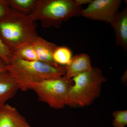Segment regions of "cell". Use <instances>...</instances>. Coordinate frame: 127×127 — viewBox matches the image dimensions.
Masks as SVG:
<instances>
[{"mask_svg": "<svg viewBox=\"0 0 127 127\" xmlns=\"http://www.w3.org/2000/svg\"><path fill=\"white\" fill-rule=\"evenodd\" d=\"M7 71L18 84L19 89L30 90L33 84L44 79L57 78L65 76V66H54L39 61H27L11 55Z\"/></svg>", "mask_w": 127, "mask_h": 127, "instance_id": "1", "label": "cell"}, {"mask_svg": "<svg viewBox=\"0 0 127 127\" xmlns=\"http://www.w3.org/2000/svg\"><path fill=\"white\" fill-rule=\"evenodd\" d=\"M34 22L29 15L20 14L11 8L0 20V38L11 52L32 43L39 36Z\"/></svg>", "mask_w": 127, "mask_h": 127, "instance_id": "2", "label": "cell"}, {"mask_svg": "<svg viewBox=\"0 0 127 127\" xmlns=\"http://www.w3.org/2000/svg\"><path fill=\"white\" fill-rule=\"evenodd\" d=\"M83 9L75 0H37L29 15L46 28H59L64 22L81 15Z\"/></svg>", "mask_w": 127, "mask_h": 127, "instance_id": "3", "label": "cell"}, {"mask_svg": "<svg viewBox=\"0 0 127 127\" xmlns=\"http://www.w3.org/2000/svg\"><path fill=\"white\" fill-rule=\"evenodd\" d=\"M66 105L72 107L89 106L99 96L102 85L106 81L100 68L92 66L88 70L72 78Z\"/></svg>", "mask_w": 127, "mask_h": 127, "instance_id": "4", "label": "cell"}, {"mask_svg": "<svg viewBox=\"0 0 127 127\" xmlns=\"http://www.w3.org/2000/svg\"><path fill=\"white\" fill-rule=\"evenodd\" d=\"M73 84L72 78L64 76L57 78L44 79L31 87L37 95L39 101L55 109L66 106L69 90Z\"/></svg>", "mask_w": 127, "mask_h": 127, "instance_id": "5", "label": "cell"}, {"mask_svg": "<svg viewBox=\"0 0 127 127\" xmlns=\"http://www.w3.org/2000/svg\"><path fill=\"white\" fill-rule=\"evenodd\" d=\"M120 0H93L81 15L92 20L111 23L118 12L121 5Z\"/></svg>", "mask_w": 127, "mask_h": 127, "instance_id": "6", "label": "cell"}, {"mask_svg": "<svg viewBox=\"0 0 127 127\" xmlns=\"http://www.w3.org/2000/svg\"><path fill=\"white\" fill-rule=\"evenodd\" d=\"M0 127H31L15 107L6 104L0 108Z\"/></svg>", "mask_w": 127, "mask_h": 127, "instance_id": "7", "label": "cell"}, {"mask_svg": "<svg viewBox=\"0 0 127 127\" xmlns=\"http://www.w3.org/2000/svg\"><path fill=\"white\" fill-rule=\"evenodd\" d=\"M115 32L117 44L126 51L127 49V9L118 12L110 23Z\"/></svg>", "mask_w": 127, "mask_h": 127, "instance_id": "8", "label": "cell"}, {"mask_svg": "<svg viewBox=\"0 0 127 127\" xmlns=\"http://www.w3.org/2000/svg\"><path fill=\"white\" fill-rule=\"evenodd\" d=\"M32 44L36 53L39 61L51 65H59L55 62L53 57V52L58 46L56 44L39 36Z\"/></svg>", "mask_w": 127, "mask_h": 127, "instance_id": "9", "label": "cell"}, {"mask_svg": "<svg viewBox=\"0 0 127 127\" xmlns=\"http://www.w3.org/2000/svg\"><path fill=\"white\" fill-rule=\"evenodd\" d=\"M90 57L85 53L78 54L72 57L65 67L66 74L68 78H72L88 70L92 67Z\"/></svg>", "mask_w": 127, "mask_h": 127, "instance_id": "10", "label": "cell"}, {"mask_svg": "<svg viewBox=\"0 0 127 127\" xmlns=\"http://www.w3.org/2000/svg\"><path fill=\"white\" fill-rule=\"evenodd\" d=\"M19 89L15 80L9 72L0 75V108L14 97Z\"/></svg>", "mask_w": 127, "mask_h": 127, "instance_id": "11", "label": "cell"}, {"mask_svg": "<svg viewBox=\"0 0 127 127\" xmlns=\"http://www.w3.org/2000/svg\"><path fill=\"white\" fill-rule=\"evenodd\" d=\"M11 9L20 14L29 15L36 5L37 0H6Z\"/></svg>", "mask_w": 127, "mask_h": 127, "instance_id": "12", "label": "cell"}, {"mask_svg": "<svg viewBox=\"0 0 127 127\" xmlns=\"http://www.w3.org/2000/svg\"><path fill=\"white\" fill-rule=\"evenodd\" d=\"M32 43L24 45L13 50L11 52V55L26 61H38L37 55Z\"/></svg>", "mask_w": 127, "mask_h": 127, "instance_id": "13", "label": "cell"}, {"mask_svg": "<svg viewBox=\"0 0 127 127\" xmlns=\"http://www.w3.org/2000/svg\"><path fill=\"white\" fill-rule=\"evenodd\" d=\"M72 56V52L68 47L58 46L53 52V57L58 65L66 66L70 61Z\"/></svg>", "mask_w": 127, "mask_h": 127, "instance_id": "14", "label": "cell"}, {"mask_svg": "<svg viewBox=\"0 0 127 127\" xmlns=\"http://www.w3.org/2000/svg\"><path fill=\"white\" fill-rule=\"evenodd\" d=\"M114 118L112 124L114 127H124L127 124V111L119 110L112 114Z\"/></svg>", "mask_w": 127, "mask_h": 127, "instance_id": "15", "label": "cell"}, {"mask_svg": "<svg viewBox=\"0 0 127 127\" xmlns=\"http://www.w3.org/2000/svg\"><path fill=\"white\" fill-rule=\"evenodd\" d=\"M11 52L0 38V58L3 60L7 65L9 64V57Z\"/></svg>", "mask_w": 127, "mask_h": 127, "instance_id": "16", "label": "cell"}, {"mask_svg": "<svg viewBox=\"0 0 127 127\" xmlns=\"http://www.w3.org/2000/svg\"><path fill=\"white\" fill-rule=\"evenodd\" d=\"M10 9L6 0H0V20L5 16Z\"/></svg>", "mask_w": 127, "mask_h": 127, "instance_id": "17", "label": "cell"}, {"mask_svg": "<svg viewBox=\"0 0 127 127\" xmlns=\"http://www.w3.org/2000/svg\"><path fill=\"white\" fill-rule=\"evenodd\" d=\"M7 64L3 60L0 58V75L8 71L7 68Z\"/></svg>", "mask_w": 127, "mask_h": 127, "instance_id": "18", "label": "cell"}, {"mask_svg": "<svg viewBox=\"0 0 127 127\" xmlns=\"http://www.w3.org/2000/svg\"><path fill=\"white\" fill-rule=\"evenodd\" d=\"M75 0L78 4L82 6L83 4H90L92 1L93 0Z\"/></svg>", "mask_w": 127, "mask_h": 127, "instance_id": "19", "label": "cell"}, {"mask_svg": "<svg viewBox=\"0 0 127 127\" xmlns=\"http://www.w3.org/2000/svg\"><path fill=\"white\" fill-rule=\"evenodd\" d=\"M122 81H123V82H126V79H127V72H125V73L123 75L122 77Z\"/></svg>", "mask_w": 127, "mask_h": 127, "instance_id": "20", "label": "cell"}]
</instances>
